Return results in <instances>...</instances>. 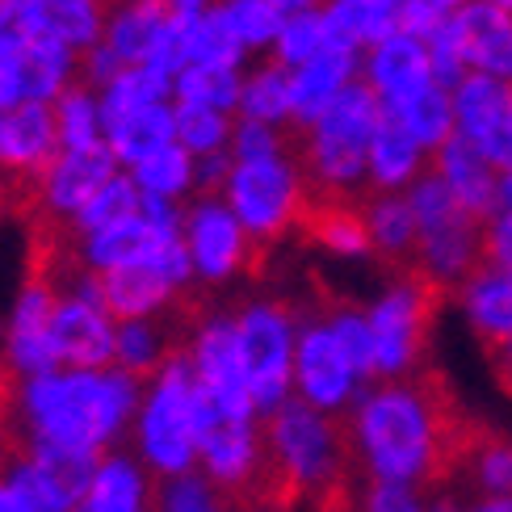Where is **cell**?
<instances>
[{
	"mask_svg": "<svg viewBox=\"0 0 512 512\" xmlns=\"http://www.w3.org/2000/svg\"><path fill=\"white\" fill-rule=\"evenodd\" d=\"M298 198H303V181H298L294 164L286 156L236 160V168L227 177V206L265 244H273L282 231L294 227Z\"/></svg>",
	"mask_w": 512,
	"mask_h": 512,
	"instance_id": "277c9868",
	"label": "cell"
},
{
	"mask_svg": "<svg viewBox=\"0 0 512 512\" xmlns=\"http://www.w3.org/2000/svg\"><path fill=\"white\" fill-rule=\"evenodd\" d=\"M177 143H185L194 156L223 152V143H227V118H223V110H215V105L181 101L177 105Z\"/></svg>",
	"mask_w": 512,
	"mask_h": 512,
	"instance_id": "e575fe53",
	"label": "cell"
},
{
	"mask_svg": "<svg viewBox=\"0 0 512 512\" xmlns=\"http://www.w3.org/2000/svg\"><path fill=\"white\" fill-rule=\"evenodd\" d=\"M0 206H9V189H5V177H0Z\"/></svg>",
	"mask_w": 512,
	"mask_h": 512,
	"instance_id": "bcb514c9",
	"label": "cell"
},
{
	"mask_svg": "<svg viewBox=\"0 0 512 512\" xmlns=\"http://www.w3.org/2000/svg\"><path fill=\"white\" fill-rule=\"evenodd\" d=\"M458 47L475 72L512 76V13L492 0H466L450 13Z\"/></svg>",
	"mask_w": 512,
	"mask_h": 512,
	"instance_id": "5bb4252c",
	"label": "cell"
},
{
	"mask_svg": "<svg viewBox=\"0 0 512 512\" xmlns=\"http://www.w3.org/2000/svg\"><path fill=\"white\" fill-rule=\"evenodd\" d=\"M424 147L420 139L408 131V122L399 118V110L391 101H382V114H378V131L370 143V185L374 189H391L416 177Z\"/></svg>",
	"mask_w": 512,
	"mask_h": 512,
	"instance_id": "44dd1931",
	"label": "cell"
},
{
	"mask_svg": "<svg viewBox=\"0 0 512 512\" xmlns=\"http://www.w3.org/2000/svg\"><path fill=\"white\" fill-rule=\"evenodd\" d=\"M504 210H512V168L500 177V215H504Z\"/></svg>",
	"mask_w": 512,
	"mask_h": 512,
	"instance_id": "ee69618b",
	"label": "cell"
},
{
	"mask_svg": "<svg viewBox=\"0 0 512 512\" xmlns=\"http://www.w3.org/2000/svg\"><path fill=\"white\" fill-rule=\"evenodd\" d=\"M63 152L55 105L47 101H17L0 114V177L47 185L55 156Z\"/></svg>",
	"mask_w": 512,
	"mask_h": 512,
	"instance_id": "52a82bcc",
	"label": "cell"
},
{
	"mask_svg": "<svg viewBox=\"0 0 512 512\" xmlns=\"http://www.w3.org/2000/svg\"><path fill=\"white\" fill-rule=\"evenodd\" d=\"M328 328L336 332V340H340V349H345L353 374L357 378H378V340H374L370 315L328 307Z\"/></svg>",
	"mask_w": 512,
	"mask_h": 512,
	"instance_id": "836d02e7",
	"label": "cell"
},
{
	"mask_svg": "<svg viewBox=\"0 0 512 512\" xmlns=\"http://www.w3.org/2000/svg\"><path fill=\"white\" fill-rule=\"evenodd\" d=\"M105 143L114 147V156L122 164L135 168L139 160L164 152L168 143H177V110H168L164 101L143 105V110L126 114L118 126H110V131H105Z\"/></svg>",
	"mask_w": 512,
	"mask_h": 512,
	"instance_id": "603a6c76",
	"label": "cell"
},
{
	"mask_svg": "<svg viewBox=\"0 0 512 512\" xmlns=\"http://www.w3.org/2000/svg\"><path fill=\"white\" fill-rule=\"evenodd\" d=\"M189 353H194L198 382L223 395L231 408L256 412L252 387H248V370H244V353H240V328L236 319H206L189 336Z\"/></svg>",
	"mask_w": 512,
	"mask_h": 512,
	"instance_id": "30bf717a",
	"label": "cell"
},
{
	"mask_svg": "<svg viewBox=\"0 0 512 512\" xmlns=\"http://www.w3.org/2000/svg\"><path fill=\"white\" fill-rule=\"evenodd\" d=\"M328 47V26H324V9H311V13H298L286 17L282 34H277V59H286L290 68L307 63L311 55H319Z\"/></svg>",
	"mask_w": 512,
	"mask_h": 512,
	"instance_id": "8d00e7d4",
	"label": "cell"
},
{
	"mask_svg": "<svg viewBox=\"0 0 512 512\" xmlns=\"http://www.w3.org/2000/svg\"><path fill=\"white\" fill-rule=\"evenodd\" d=\"M30 13L72 47H93L101 34V0H26Z\"/></svg>",
	"mask_w": 512,
	"mask_h": 512,
	"instance_id": "4316f807",
	"label": "cell"
},
{
	"mask_svg": "<svg viewBox=\"0 0 512 512\" xmlns=\"http://www.w3.org/2000/svg\"><path fill=\"white\" fill-rule=\"evenodd\" d=\"M349 80H353V47L328 42L319 55H311L307 63H298V68H294V80H290V118L315 122L336 101V93L345 89Z\"/></svg>",
	"mask_w": 512,
	"mask_h": 512,
	"instance_id": "e0dca14e",
	"label": "cell"
},
{
	"mask_svg": "<svg viewBox=\"0 0 512 512\" xmlns=\"http://www.w3.org/2000/svg\"><path fill=\"white\" fill-rule=\"evenodd\" d=\"M139 382L122 366L105 370H76V374H30L26 378V416L38 433H47L63 445L101 450L122 420L135 408Z\"/></svg>",
	"mask_w": 512,
	"mask_h": 512,
	"instance_id": "6da1fadb",
	"label": "cell"
},
{
	"mask_svg": "<svg viewBox=\"0 0 512 512\" xmlns=\"http://www.w3.org/2000/svg\"><path fill=\"white\" fill-rule=\"evenodd\" d=\"M236 160H269V156H282V135L273 131V122H256L244 118L240 131H236Z\"/></svg>",
	"mask_w": 512,
	"mask_h": 512,
	"instance_id": "f35d334b",
	"label": "cell"
},
{
	"mask_svg": "<svg viewBox=\"0 0 512 512\" xmlns=\"http://www.w3.org/2000/svg\"><path fill=\"white\" fill-rule=\"evenodd\" d=\"M219 9L231 21V30H236V38L244 42V47L277 42V34H282V26H286V17L277 13L269 0H223Z\"/></svg>",
	"mask_w": 512,
	"mask_h": 512,
	"instance_id": "d590c367",
	"label": "cell"
},
{
	"mask_svg": "<svg viewBox=\"0 0 512 512\" xmlns=\"http://www.w3.org/2000/svg\"><path fill=\"white\" fill-rule=\"evenodd\" d=\"M433 5H441V9H445V13H454V9H458V5H466V0H433Z\"/></svg>",
	"mask_w": 512,
	"mask_h": 512,
	"instance_id": "f6af8a7d",
	"label": "cell"
},
{
	"mask_svg": "<svg viewBox=\"0 0 512 512\" xmlns=\"http://www.w3.org/2000/svg\"><path fill=\"white\" fill-rule=\"evenodd\" d=\"M240 353L248 370V387L256 412H273L286 399L294 378V324L290 311L277 303H256L240 319Z\"/></svg>",
	"mask_w": 512,
	"mask_h": 512,
	"instance_id": "5b68a950",
	"label": "cell"
},
{
	"mask_svg": "<svg viewBox=\"0 0 512 512\" xmlns=\"http://www.w3.org/2000/svg\"><path fill=\"white\" fill-rule=\"evenodd\" d=\"M143 512H223V492L202 471H160L147 479Z\"/></svg>",
	"mask_w": 512,
	"mask_h": 512,
	"instance_id": "cb8c5ba5",
	"label": "cell"
},
{
	"mask_svg": "<svg viewBox=\"0 0 512 512\" xmlns=\"http://www.w3.org/2000/svg\"><path fill=\"white\" fill-rule=\"evenodd\" d=\"M55 122H59V143L68 147H93L101 143V110L89 93V84H72L55 97Z\"/></svg>",
	"mask_w": 512,
	"mask_h": 512,
	"instance_id": "4dcf8cb0",
	"label": "cell"
},
{
	"mask_svg": "<svg viewBox=\"0 0 512 512\" xmlns=\"http://www.w3.org/2000/svg\"><path fill=\"white\" fill-rule=\"evenodd\" d=\"M68 512H93V508H89V500H80V504H72Z\"/></svg>",
	"mask_w": 512,
	"mask_h": 512,
	"instance_id": "7dc6e473",
	"label": "cell"
},
{
	"mask_svg": "<svg viewBox=\"0 0 512 512\" xmlns=\"http://www.w3.org/2000/svg\"><path fill=\"white\" fill-rule=\"evenodd\" d=\"M492 5H500V9H508V13H512V0H492Z\"/></svg>",
	"mask_w": 512,
	"mask_h": 512,
	"instance_id": "f907efd6",
	"label": "cell"
},
{
	"mask_svg": "<svg viewBox=\"0 0 512 512\" xmlns=\"http://www.w3.org/2000/svg\"><path fill=\"white\" fill-rule=\"evenodd\" d=\"M487 361H492V370H496V382L512 395V345L496 349V353H487Z\"/></svg>",
	"mask_w": 512,
	"mask_h": 512,
	"instance_id": "b9f144b4",
	"label": "cell"
},
{
	"mask_svg": "<svg viewBox=\"0 0 512 512\" xmlns=\"http://www.w3.org/2000/svg\"><path fill=\"white\" fill-rule=\"evenodd\" d=\"M55 366L72 370H105L118 361V328L89 298H63L51 324Z\"/></svg>",
	"mask_w": 512,
	"mask_h": 512,
	"instance_id": "9c48e42d",
	"label": "cell"
},
{
	"mask_svg": "<svg viewBox=\"0 0 512 512\" xmlns=\"http://www.w3.org/2000/svg\"><path fill=\"white\" fill-rule=\"evenodd\" d=\"M290 63L286 59H273L256 72L244 93H240V110L244 118H256V122H286L290 118Z\"/></svg>",
	"mask_w": 512,
	"mask_h": 512,
	"instance_id": "83f0119b",
	"label": "cell"
},
{
	"mask_svg": "<svg viewBox=\"0 0 512 512\" xmlns=\"http://www.w3.org/2000/svg\"><path fill=\"white\" fill-rule=\"evenodd\" d=\"M399 118L408 122V131L420 139L424 152H437V147L458 131V114H454V97L450 89H441L437 80H429L420 93H412L408 101H391Z\"/></svg>",
	"mask_w": 512,
	"mask_h": 512,
	"instance_id": "d4e9b609",
	"label": "cell"
},
{
	"mask_svg": "<svg viewBox=\"0 0 512 512\" xmlns=\"http://www.w3.org/2000/svg\"><path fill=\"white\" fill-rule=\"evenodd\" d=\"M194 395H198V366L194 353L177 349L152 378V395L143 403L139 437L143 454L156 471H189L198 454V424H194Z\"/></svg>",
	"mask_w": 512,
	"mask_h": 512,
	"instance_id": "3957f363",
	"label": "cell"
},
{
	"mask_svg": "<svg viewBox=\"0 0 512 512\" xmlns=\"http://www.w3.org/2000/svg\"><path fill=\"white\" fill-rule=\"evenodd\" d=\"M462 303L471 315V328L479 336L483 353H496L512 345V269H483L462 286Z\"/></svg>",
	"mask_w": 512,
	"mask_h": 512,
	"instance_id": "d6986e66",
	"label": "cell"
},
{
	"mask_svg": "<svg viewBox=\"0 0 512 512\" xmlns=\"http://www.w3.org/2000/svg\"><path fill=\"white\" fill-rule=\"evenodd\" d=\"M391 273H395V286L370 311L374 340H378V378H399L420 366V357L429 353V332L437 324L445 298L454 294V286L441 282L424 261H408Z\"/></svg>",
	"mask_w": 512,
	"mask_h": 512,
	"instance_id": "7a4b0ae2",
	"label": "cell"
},
{
	"mask_svg": "<svg viewBox=\"0 0 512 512\" xmlns=\"http://www.w3.org/2000/svg\"><path fill=\"white\" fill-rule=\"evenodd\" d=\"M177 97L194 105H215V110H236L244 84L236 68H219V63H185L177 72Z\"/></svg>",
	"mask_w": 512,
	"mask_h": 512,
	"instance_id": "f1b7e54d",
	"label": "cell"
},
{
	"mask_svg": "<svg viewBox=\"0 0 512 512\" xmlns=\"http://www.w3.org/2000/svg\"><path fill=\"white\" fill-rule=\"evenodd\" d=\"M21 101V68H17V47H0V105Z\"/></svg>",
	"mask_w": 512,
	"mask_h": 512,
	"instance_id": "60d3db41",
	"label": "cell"
},
{
	"mask_svg": "<svg viewBox=\"0 0 512 512\" xmlns=\"http://www.w3.org/2000/svg\"><path fill=\"white\" fill-rule=\"evenodd\" d=\"M433 512H458V508H454V504H437Z\"/></svg>",
	"mask_w": 512,
	"mask_h": 512,
	"instance_id": "c3c4849f",
	"label": "cell"
},
{
	"mask_svg": "<svg viewBox=\"0 0 512 512\" xmlns=\"http://www.w3.org/2000/svg\"><path fill=\"white\" fill-rule=\"evenodd\" d=\"M399 9L403 0H328L324 26L328 42L340 47H378L382 38L399 34Z\"/></svg>",
	"mask_w": 512,
	"mask_h": 512,
	"instance_id": "ffe728a7",
	"label": "cell"
},
{
	"mask_svg": "<svg viewBox=\"0 0 512 512\" xmlns=\"http://www.w3.org/2000/svg\"><path fill=\"white\" fill-rule=\"evenodd\" d=\"M97 290H101V307L114 324L126 319H147L164 311V303H173V294L181 290L156 261L143 265H118V269H97Z\"/></svg>",
	"mask_w": 512,
	"mask_h": 512,
	"instance_id": "9a60e30c",
	"label": "cell"
},
{
	"mask_svg": "<svg viewBox=\"0 0 512 512\" xmlns=\"http://www.w3.org/2000/svg\"><path fill=\"white\" fill-rule=\"evenodd\" d=\"M382 101H408L433 80L429 63V42L412 34H391L382 38L370 55V76H366Z\"/></svg>",
	"mask_w": 512,
	"mask_h": 512,
	"instance_id": "ac0fdd59",
	"label": "cell"
},
{
	"mask_svg": "<svg viewBox=\"0 0 512 512\" xmlns=\"http://www.w3.org/2000/svg\"><path fill=\"white\" fill-rule=\"evenodd\" d=\"M361 512H424L412 483H399V479H370L366 483V500H361Z\"/></svg>",
	"mask_w": 512,
	"mask_h": 512,
	"instance_id": "74e56055",
	"label": "cell"
},
{
	"mask_svg": "<svg viewBox=\"0 0 512 512\" xmlns=\"http://www.w3.org/2000/svg\"><path fill=\"white\" fill-rule=\"evenodd\" d=\"M487 261L496 269H512V210L496 215L487 227Z\"/></svg>",
	"mask_w": 512,
	"mask_h": 512,
	"instance_id": "ab89813d",
	"label": "cell"
},
{
	"mask_svg": "<svg viewBox=\"0 0 512 512\" xmlns=\"http://www.w3.org/2000/svg\"><path fill=\"white\" fill-rule=\"evenodd\" d=\"M114 147L110 143H93V147H63L55 156L51 173H47V198H42L38 210H59V215H80L105 185H110L118 173H114Z\"/></svg>",
	"mask_w": 512,
	"mask_h": 512,
	"instance_id": "7c38bea8",
	"label": "cell"
},
{
	"mask_svg": "<svg viewBox=\"0 0 512 512\" xmlns=\"http://www.w3.org/2000/svg\"><path fill=\"white\" fill-rule=\"evenodd\" d=\"M269 5L282 13V17H298V13H311V9H319L324 0H269Z\"/></svg>",
	"mask_w": 512,
	"mask_h": 512,
	"instance_id": "7bdbcfd3",
	"label": "cell"
},
{
	"mask_svg": "<svg viewBox=\"0 0 512 512\" xmlns=\"http://www.w3.org/2000/svg\"><path fill=\"white\" fill-rule=\"evenodd\" d=\"M177 240H185L181 227H156L152 219L131 215L84 240V256H89L93 269H118V265H143V261L160 265L164 252Z\"/></svg>",
	"mask_w": 512,
	"mask_h": 512,
	"instance_id": "2e32d148",
	"label": "cell"
},
{
	"mask_svg": "<svg viewBox=\"0 0 512 512\" xmlns=\"http://www.w3.org/2000/svg\"><path fill=\"white\" fill-rule=\"evenodd\" d=\"M185 240H189V256H194V269L206 282H223V277L240 269L256 277L265 265V248H269L240 223L236 210L219 206L215 198H202L185 215Z\"/></svg>",
	"mask_w": 512,
	"mask_h": 512,
	"instance_id": "8992f818",
	"label": "cell"
},
{
	"mask_svg": "<svg viewBox=\"0 0 512 512\" xmlns=\"http://www.w3.org/2000/svg\"><path fill=\"white\" fill-rule=\"evenodd\" d=\"M458 135L471 139L500 173L512 168V84L492 72H471L454 93Z\"/></svg>",
	"mask_w": 512,
	"mask_h": 512,
	"instance_id": "ba28073f",
	"label": "cell"
},
{
	"mask_svg": "<svg viewBox=\"0 0 512 512\" xmlns=\"http://www.w3.org/2000/svg\"><path fill=\"white\" fill-rule=\"evenodd\" d=\"M89 508L93 512H143L147 508V483L126 458H101L97 479L89 487Z\"/></svg>",
	"mask_w": 512,
	"mask_h": 512,
	"instance_id": "484cf974",
	"label": "cell"
},
{
	"mask_svg": "<svg viewBox=\"0 0 512 512\" xmlns=\"http://www.w3.org/2000/svg\"><path fill=\"white\" fill-rule=\"evenodd\" d=\"M189 156H194V152H189L185 143H168L164 152L139 160L135 164L139 189H143V194H160V198L181 194V189L194 181V164H189Z\"/></svg>",
	"mask_w": 512,
	"mask_h": 512,
	"instance_id": "d6a6232c",
	"label": "cell"
},
{
	"mask_svg": "<svg viewBox=\"0 0 512 512\" xmlns=\"http://www.w3.org/2000/svg\"><path fill=\"white\" fill-rule=\"evenodd\" d=\"M370 231H374V252L387 269H399L408 261H420V219L412 198H391L374 189L370 198Z\"/></svg>",
	"mask_w": 512,
	"mask_h": 512,
	"instance_id": "7402d4cb",
	"label": "cell"
},
{
	"mask_svg": "<svg viewBox=\"0 0 512 512\" xmlns=\"http://www.w3.org/2000/svg\"><path fill=\"white\" fill-rule=\"evenodd\" d=\"M139 206H143L139 181H135V177H114L89 206L80 210L76 223H80L84 236H97V231H105V227H114V223H122V219L139 215Z\"/></svg>",
	"mask_w": 512,
	"mask_h": 512,
	"instance_id": "1f68e13d",
	"label": "cell"
},
{
	"mask_svg": "<svg viewBox=\"0 0 512 512\" xmlns=\"http://www.w3.org/2000/svg\"><path fill=\"white\" fill-rule=\"evenodd\" d=\"M223 512H248V508H236V504H227V500H223Z\"/></svg>",
	"mask_w": 512,
	"mask_h": 512,
	"instance_id": "681fc988",
	"label": "cell"
},
{
	"mask_svg": "<svg viewBox=\"0 0 512 512\" xmlns=\"http://www.w3.org/2000/svg\"><path fill=\"white\" fill-rule=\"evenodd\" d=\"M433 168L445 177V185L458 194V202L479 215L483 223H492L500 215V177H496V164L487 160L479 147L466 139V135H450L437 152H433Z\"/></svg>",
	"mask_w": 512,
	"mask_h": 512,
	"instance_id": "4fadbf2b",
	"label": "cell"
},
{
	"mask_svg": "<svg viewBox=\"0 0 512 512\" xmlns=\"http://www.w3.org/2000/svg\"><path fill=\"white\" fill-rule=\"evenodd\" d=\"M244 42L231 30L223 9L189 13V63H219V68H236Z\"/></svg>",
	"mask_w": 512,
	"mask_h": 512,
	"instance_id": "f546056e",
	"label": "cell"
},
{
	"mask_svg": "<svg viewBox=\"0 0 512 512\" xmlns=\"http://www.w3.org/2000/svg\"><path fill=\"white\" fill-rule=\"evenodd\" d=\"M353 366L340 340L328 324H307L303 336H298V349H294V382L303 399H311L315 408L336 412L345 408V399L353 391Z\"/></svg>",
	"mask_w": 512,
	"mask_h": 512,
	"instance_id": "8fae6325",
	"label": "cell"
}]
</instances>
